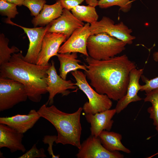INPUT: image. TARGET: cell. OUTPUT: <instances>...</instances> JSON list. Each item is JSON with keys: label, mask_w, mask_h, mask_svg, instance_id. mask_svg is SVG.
<instances>
[{"label": "cell", "mask_w": 158, "mask_h": 158, "mask_svg": "<svg viewBox=\"0 0 158 158\" xmlns=\"http://www.w3.org/2000/svg\"><path fill=\"white\" fill-rule=\"evenodd\" d=\"M85 60L88 65L85 64L87 70L84 73L97 92L106 95L115 101L125 95L130 72L137 67L126 55L104 60H96L89 56Z\"/></svg>", "instance_id": "6da1fadb"}, {"label": "cell", "mask_w": 158, "mask_h": 158, "mask_svg": "<svg viewBox=\"0 0 158 158\" xmlns=\"http://www.w3.org/2000/svg\"><path fill=\"white\" fill-rule=\"evenodd\" d=\"M22 51L12 55L10 61L0 66V76L16 80L23 84L28 98L31 101L40 102L47 90V71L51 63L40 66L25 61Z\"/></svg>", "instance_id": "7a4b0ae2"}, {"label": "cell", "mask_w": 158, "mask_h": 158, "mask_svg": "<svg viewBox=\"0 0 158 158\" xmlns=\"http://www.w3.org/2000/svg\"><path fill=\"white\" fill-rule=\"evenodd\" d=\"M47 105L43 104L37 111L41 117L48 121L55 128L57 132L56 143L70 144L80 149L82 131L80 117L83 108L68 113L61 111L54 105Z\"/></svg>", "instance_id": "3957f363"}, {"label": "cell", "mask_w": 158, "mask_h": 158, "mask_svg": "<svg viewBox=\"0 0 158 158\" xmlns=\"http://www.w3.org/2000/svg\"><path fill=\"white\" fill-rule=\"evenodd\" d=\"M125 42L104 32L90 35L87 42L89 56L97 60H107L120 54L126 49Z\"/></svg>", "instance_id": "277c9868"}, {"label": "cell", "mask_w": 158, "mask_h": 158, "mask_svg": "<svg viewBox=\"0 0 158 158\" xmlns=\"http://www.w3.org/2000/svg\"><path fill=\"white\" fill-rule=\"evenodd\" d=\"M71 73L75 79V85L88 99L83 107L85 114H94L110 109L113 104L111 99L106 95L100 94L95 90L88 83L85 73L77 70L72 71Z\"/></svg>", "instance_id": "5b68a950"}, {"label": "cell", "mask_w": 158, "mask_h": 158, "mask_svg": "<svg viewBox=\"0 0 158 158\" xmlns=\"http://www.w3.org/2000/svg\"><path fill=\"white\" fill-rule=\"evenodd\" d=\"M28 98L24 85L11 78L0 76V111L12 108Z\"/></svg>", "instance_id": "8992f818"}, {"label": "cell", "mask_w": 158, "mask_h": 158, "mask_svg": "<svg viewBox=\"0 0 158 158\" xmlns=\"http://www.w3.org/2000/svg\"><path fill=\"white\" fill-rule=\"evenodd\" d=\"M91 35L104 32L125 42L132 44L135 37L131 34L132 30L129 28L123 22L117 24L109 18L103 16L99 21L90 25Z\"/></svg>", "instance_id": "52a82bcc"}, {"label": "cell", "mask_w": 158, "mask_h": 158, "mask_svg": "<svg viewBox=\"0 0 158 158\" xmlns=\"http://www.w3.org/2000/svg\"><path fill=\"white\" fill-rule=\"evenodd\" d=\"M47 90L49 93L48 99L46 104L51 105L56 95L61 94L62 96H67L71 92L69 89H78V87L71 80H66L62 78L57 73L54 62L51 61V65L47 71Z\"/></svg>", "instance_id": "ba28073f"}, {"label": "cell", "mask_w": 158, "mask_h": 158, "mask_svg": "<svg viewBox=\"0 0 158 158\" xmlns=\"http://www.w3.org/2000/svg\"><path fill=\"white\" fill-rule=\"evenodd\" d=\"M6 22L18 26L23 30L29 41L28 48L24 57V59L28 63L36 64L38 55L41 50L44 37L49 28V24L45 27L30 28L16 24L11 20H6Z\"/></svg>", "instance_id": "9c48e42d"}, {"label": "cell", "mask_w": 158, "mask_h": 158, "mask_svg": "<svg viewBox=\"0 0 158 158\" xmlns=\"http://www.w3.org/2000/svg\"><path fill=\"white\" fill-rule=\"evenodd\" d=\"M78 158H123L118 151L110 152L102 145L99 137L91 135L81 144Z\"/></svg>", "instance_id": "30bf717a"}, {"label": "cell", "mask_w": 158, "mask_h": 158, "mask_svg": "<svg viewBox=\"0 0 158 158\" xmlns=\"http://www.w3.org/2000/svg\"><path fill=\"white\" fill-rule=\"evenodd\" d=\"M90 24L87 23L74 31L70 37L60 47L58 53H81L89 56L87 49L88 39L91 35Z\"/></svg>", "instance_id": "8fae6325"}, {"label": "cell", "mask_w": 158, "mask_h": 158, "mask_svg": "<svg viewBox=\"0 0 158 158\" xmlns=\"http://www.w3.org/2000/svg\"><path fill=\"white\" fill-rule=\"evenodd\" d=\"M84 25L69 10L63 8L61 16L49 24L47 32L63 34L66 36L67 40L74 31Z\"/></svg>", "instance_id": "7c38bea8"}, {"label": "cell", "mask_w": 158, "mask_h": 158, "mask_svg": "<svg viewBox=\"0 0 158 158\" xmlns=\"http://www.w3.org/2000/svg\"><path fill=\"white\" fill-rule=\"evenodd\" d=\"M66 40V36L63 34L47 32L44 37L36 64L40 66L48 64L50 59L57 56L61 45Z\"/></svg>", "instance_id": "4fadbf2b"}, {"label": "cell", "mask_w": 158, "mask_h": 158, "mask_svg": "<svg viewBox=\"0 0 158 158\" xmlns=\"http://www.w3.org/2000/svg\"><path fill=\"white\" fill-rule=\"evenodd\" d=\"M143 68L133 69L129 74V80L125 95L117 101L115 108L116 113L119 114L132 102L141 101L142 99L138 95L140 90L139 81L143 73Z\"/></svg>", "instance_id": "5bb4252c"}, {"label": "cell", "mask_w": 158, "mask_h": 158, "mask_svg": "<svg viewBox=\"0 0 158 158\" xmlns=\"http://www.w3.org/2000/svg\"><path fill=\"white\" fill-rule=\"evenodd\" d=\"M41 117L37 111L31 110L27 114H17L10 117H0V124L8 125L24 134L32 128Z\"/></svg>", "instance_id": "9a60e30c"}, {"label": "cell", "mask_w": 158, "mask_h": 158, "mask_svg": "<svg viewBox=\"0 0 158 158\" xmlns=\"http://www.w3.org/2000/svg\"><path fill=\"white\" fill-rule=\"evenodd\" d=\"M116 113V110L114 109L94 114H85L86 119L90 124L91 135L98 137L102 131H110L114 122L112 118Z\"/></svg>", "instance_id": "2e32d148"}, {"label": "cell", "mask_w": 158, "mask_h": 158, "mask_svg": "<svg viewBox=\"0 0 158 158\" xmlns=\"http://www.w3.org/2000/svg\"><path fill=\"white\" fill-rule=\"evenodd\" d=\"M23 133L9 126L0 124V148L6 147L11 153L20 151L24 152L26 148L22 144Z\"/></svg>", "instance_id": "e0dca14e"}, {"label": "cell", "mask_w": 158, "mask_h": 158, "mask_svg": "<svg viewBox=\"0 0 158 158\" xmlns=\"http://www.w3.org/2000/svg\"><path fill=\"white\" fill-rule=\"evenodd\" d=\"M63 8L60 0H56L52 5L45 4L40 13L31 20L34 27H44L61 15Z\"/></svg>", "instance_id": "ac0fdd59"}, {"label": "cell", "mask_w": 158, "mask_h": 158, "mask_svg": "<svg viewBox=\"0 0 158 158\" xmlns=\"http://www.w3.org/2000/svg\"><path fill=\"white\" fill-rule=\"evenodd\" d=\"M56 56L60 64L59 75L64 80H66L67 75L69 72L79 69L84 71L87 70L85 64L81 65L79 63L82 62L77 59V53H58Z\"/></svg>", "instance_id": "d6986e66"}, {"label": "cell", "mask_w": 158, "mask_h": 158, "mask_svg": "<svg viewBox=\"0 0 158 158\" xmlns=\"http://www.w3.org/2000/svg\"><path fill=\"white\" fill-rule=\"evenodd\" d=\"M98 137L103 146L109 151H121L128 154L131 153L130 150L121 142L122 137L119 133L104 130L101 133Z\"/></svg>", "instance_id": "ffe728a7"}, {"label": "cell", "mask_w": 158, "mask_h": 158, "mask_svg": "<svg viewBox=\"0 0 158 158\" xmlns=\"http://www.w3.org/2000/svg\"><path fill=\"white\" fill-rule=\"evenodd\" d=\"M71 13L78 19L90 24L97 21L99 18L95 7L88 5H78L71 10Z\"/></svg>", "instance_id": "44dd1931"}, {"label": "cell", "mask_w": 158, "mask_h": 158, "mask_svg": "<svg viewBox=\"0 0 158 158\" xmlns=\"http://www.w3.org/2000/svg\"><path fill=\"white\" fill-rule=\"evenodd\" d=\"M146 97L144 99L145 102L151 103V106L148 107L147 111L150 118L153 120V124L158 133V88L146 92Z\"/></svg>", "instance_id": "7402d4cb"}, {"label": "cell", "mask_w": 158, "mask_h": 158, "mask_svg": "<svg viewBox=\"0 0 158 158\" xmlns=\"http://www.w3.org/2000/svg\"><path fill=\"white\" fill-rule=\"evenodd\" d=\"M9 40L5 37L4 34H0V66L8 62L11 54L20 51L16 47L13 46L11 48L8 47Z\"/></svg>", "instance_id": "603a6c76"}, {"label": "cell", "mask_w": 158, "mask_h": 158, "mask_svg": "<svg viewBox=\"0 0 158 158\" xmlns=\"http://www.w3.org/2000/svg\"><path fill=\"white\" fill-rule=\"evenodd\" d=\"M98 6L102 8H106L114 6H118L120 10L126 13L131 9L132 1L130 0H99L98 1Z\"/></svg>", "instance_id": "cb8c5ba5"}, {"label": "cell", "mask_w": 158, "mask_h": 158, "mask_svg": "<svg viewBox=\"0 0 158 158\" xmlns=\"http://www.w3.org/2000/svg\"><path fill=\"white\" fill-rule=\"evenodd\" d=\"M16 4L7 2L5 0H0V14L7 17V20L14 18L18 14Z\"/></svg>", "instance_id": "d4e9b609"}, {"label": "cell", "mask_w": 158, "mask_h": 158, "mask_svg": "<svg viewBox=\"0 0 158 158\" xmlns=\"http://www.w3.org/2000/svg\"><path fill=\"white\" fill-rule=\"evenodd\" d=\"M46 3V0H24L23 5L27 7L31 16L35 17L40 13Z\"/></svg>", "instance_id": "484cf974"}, {"label": "cell", "mask_w": 158, "mask_h": 158, "mask_svg": "<svg viewBox=\"0 0 158 158\" xmlns=\"http://www.w3.org/2000/svg\"><path fill=\"white\" fill-rule=\"evenodd\" d=\"M141 78L145 84L141 85L140 91H144L146 92L158 88V76L152 79H149L142 75Z\"/></svg>", "instance_id": "4316f807"}, {"label": "cell", "mask_w": 158, "mask_h": 158, "mask_svg": "<svg viewBox=\"0 0 158 158\" xmlns=\"http://www.w3.org/2000/svg\"><path fill=\"white\" fill-rule=\"evenodd\" d=\"M47 157L45 151L43 148L38 149L36 144H34L32 148L23 155L18 158H44Z\"/></svg>", "instance_id": "83f0119b"}, {"label": "cell", "mask_w": 158, "mask_h": 158, "mask_svg": "<svg viewBox=\"0 0 158 158\" xmlns=\"http://www.w3.org/2000/svg\"><path fill=\"white\" fill-rule=\"evenodd\" d=\"M57 138L56 135H46L44 136L42 140L44 144L48 145L47 150L49 155L51 156L52 158H59L60 157L59 155H56L54 154L52 149L53 143L56 142Z\"/></svg>", "instance_id": "f1b7e54d"}, {"label": "cell", "mask_w": 158, "mask_h": 158, "mask_svg": "<svg viewBox=\"0 0 158 158\" xmlns=\"http://www.w3.org/2000/svg\"><path fill=\"white\" fill-rule=\"evenodd\" d=\"M84 0H60L63 8L71 10L73 8L81 4Z\"/></svg>", "instance_id": "f546056e"}, {"label": "cell", "mask_w": 158, "mask_h": 158, "mask_svg": "<svg viewBox=\"0 0 158 158\" xmlns=\"http://www.w3.org/2000/svg\"><path fill=\"white\" fill-rule=\"evenodd\" d=\"M8 2L13 3L18 6H21L23 5L24 0H5Z\"/></svg>", "instance_id": "4dcf8cb0"}, {"label": "cell", "mask_w": 158, "mask_h": 158, "mask_svg": "<svg viewBox=\"0 0 158 158\" xmlns=\"http://www.w3.org/2000/svg\"><path fill=\"white\" fill-rule=\"evenodd\" d=\"M85 1L86 3L90 6L95 7L98 6L97 0H85Z\"/></svg>", "instance_id": "1f68e13d"}, {"label": "cell", "mask_w": 158, "mask_h": 158, "mask_svg": "<svg viewBox=\"0 0 158 158\" xmlns=\"http://www.w3.org/2000/svg\"><path fill=\"white\" fill-rule=\"evenodd\" d=\"M153 58L156 62H158V51L154 52L153 54Z\"/></svg>", "instance_id": "d6a6232c"}, {"label": "cell", "mask_w": 158, "mask_h": 158, "mask_svg": "<svg viewBox=\"0 0 158 158\" xmlns=\"http://www.w3.org/2000/svg\"><path fill=\"white\" fill-rule=\"evenodd\" d=\"M158 154V153H157V154H155V155L157 154Z\"/></svg>", "instance_id": "836d02e7"}]
</instances>
